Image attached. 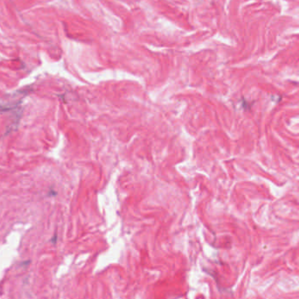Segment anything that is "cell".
Masks as SVG:
<instances>
[]
</instances>
